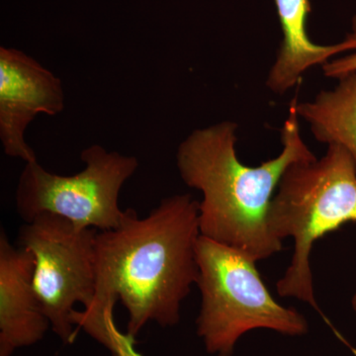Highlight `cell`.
<instances>
[{
    "mask_svg": "<svg viewBox=\"0 0 356 356\" xmlns=\"http://www.w3.org/2000/svg\"><path fill=\"white\" fill-rule=\"evenodd\" d=\"M350 36L356 40V15L353 16L351 22ZM323 70L325 76L332 79H341L346 74L356 72V51L351 55L344 56L337 60H329L323 65Z\"/></svg>",
    "mask_w": 356,
    "mask_h": 356,
    "instance_id": "cell-11",
    "label": "cell"
},
{
    "mask_svg": "<svg viewBox=\"0 0 356 356\" xmlns=\"http://www.w3.org/2000/svg\"><path fill=\"white\" fill-rule=\"evenodd\" d=\"M351 306H353V310L355 312L356 318V291L355 295H353V300H351Z\"/></svg>",
    "mask_w": 356,
    "mask_h": 356,
    "instance_id": "cell-12",
    "label": "cell"
},
{
    "mask_svg": "<svg viewBox=\"0 0 356 356\" xmlns=\"http://www.w3.org/2000/svg\"><path fill=\"white\" fill-rule=\"evenodd\" d=\"M348 222H356V168L343 147L329 145L322 159L288 168L267 216L277 240H294L291 264L276 283L280 296L298 299L320 312L310 266L312 248Z\"/></svg>",
    "mask_w": 356,
    "mask_h": 356,
    "instance_id": "cell-3",
    "label": "cell"
},
{
    "mask_svg": "<svg viewBox=\"0 0 356 356\" xmlns=\"http://www.w3.org/2000/svg\"><path fill=\"white\" fill-rule=\"evenodd\" d=\"M296 111L318 142L343 147L356 168V72L339 79L336 88L318 93L313 102L297 98Z\"/></svg>",
    "mask_w": 356,
    "mask_h": 356,
    "instance_id": "cell-10",
    "label": "cell"
},
{
    "mask_svg": "<svg viewBox=\"0 0 356 356\" xmlns=\"http://www.w3.org/2000/svg\"><path fill=\"white\" fill-rule=\"evenodd\" d=\"M98 232L51 213L38 215L18 232V247L34 257L33 285L40 305L65 344L74 339V306L88 309L95 299Z\"/></svg>",
    "mask_w": 356,
    "mask_h": 356,
    "instance_id": "cell-6",
    "label": "cell"
},
{
    "mask_svg": "<svg viewBox=\"0 0 356 356\" xmlns=\"http://www.w3.org/2000/svg\"><path fill=\"white\" fill-rule=\"evenodd\" d=\"M64 108L60 79L22 51L0 48V140L6 156L36 161L26 129L39 114L54 116Z\"/></svg>",
    "mask_w": 356,
    "mask_h": 356,
    "instance_id": "cell-7",
    "label": "cell"
},
{
    "mask_svg": "<svg viewBox=\"0 0 356 356\" xmlns=\"http://www.w3.org/2000/svg\"><path fill=\"white\" fill-rule=\"evenodd\" d=\"M201 306L196 331L211 355L233 356L238 339L257 329L305 336L308 321L273 298L257 262L202 235L196 245Z\"/></svg>",
    "mask_w": 356,
    "mask_h": 356,
    "instance_id": "cell-4",
    "label": "cell"
},
{
    "mask_svg": "<svg viewBox=\"0 0 356 356\" xmlns=\"http://www.w3.org/2000/svg\"><path fill=\"white\" fill-rule=\"evenodd\" d=\"M81 158L86 168L69 177L48 172L38 161L26 163L16 189V209L25 222L51 213L79 228L103 232L120 225L124 211L119 194L137 172L139 161L100 145L84 149Z\"/></svg>",
    "mask_w": 356,
    "mask_h": 356,
    "instance_id": "cell-5",
    "label": "cell"
},
{
    "mask_svg": "<svg viewBox=\"0 0 356 356\" xmlns=\"http://www.w3.org/2000/svg\"><path fill=\"white\" fill-rule=\"evenodd\" d=\"M199 202L191 194L161 199L146 218L124 211L120 225L96 236V288L72 324L112 356H135V337L149 322L179 324L181 304L197 284Z\"/></svg>",
    "mask_w": 356,
    "mask_h": 356,
    "instance_id": "cell-1",
    "label": "cell"
},
{
    "mask_svg": "<svg viewBox=\"0 0 356 356\" xmlns=\"http://www.w3.org/2000/svg\"><path fill=\"white\" fill-rule=\"evenodd\" d=\"M280 18L282 42L268 77L267 88L284 95L296 86L302 76L316 65H324L339 54L356 51V40L350 34L339 43L321 46L308 36L307 23L312 7L310 0H274Z\"/></svg>",
    "mask_w": 356,
    "mask_h": 356,
    "instance_id": "cell-9",
    "label": "cell"
},
{
    "mask_svg": "<svg viewBox=\"0 0 356 356\" xmlns=\"http://www.w3.org/2000/svg\"><path fill=\"white\" fill-rule=\"evenodd\" d=\"M34 257L0 233V356L41 341L51 327L33 285Z\"/></svg>",
    "mask_w": 356,
    "mask_h": 356,
    "instance_id": "cell-8",
    "label": "cell"
},
{
    "mask_svg": "<svg viewBox=\"0 0 356 356\" xmlns=\"http://www.w3.org/2000/svg\"><path fill=\"white\" fill-rule=\"evenodd\" d=\"M290 103L281 129L280 156L259 166L243 165L236 154V129L225 121L193 131L179 145L177 165L185 184L202 193L199 202L201 235L243 252L255 262L280 252L283 242L267 224L269 208L285 172L316 156L304 142L296 111Z\"/></svg>",
    "mask_w": 356,
    "mask_h": 356,
    "instance_id": "cell-2",
    "label": "cell"
}]
</instances>
